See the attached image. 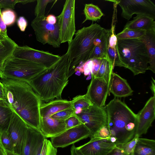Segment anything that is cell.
<instances>
[{
  "instance_id": "cell-1",
  "label": "cell",
  "mask_w": 155,
  "mask_h": 155,
  "mask_svg": "<svg viewBox=\"0 0 155 155\" xmlns=\"http://www.w3.org/2000/svg\"><path fill=\"white\" fill-rule=\"evenodd\" d=\"M5 101L29 127L40 131L41 100L27 82L20 80L1 79Z\"/></svg>"
},
{
  "instance_id": "cell-2",
  "label": "cell",
  "mask_w": 155,
  "mask_h": 155,
  "mask_svg": "<svg viewBox=\"0 0 155 155\" xmlns=\"http://www.w3.org/2000/svg\"><path fill=\"white\" fill-rule=\"evenodd\" d=\"M70 64L66 53L53 65L28 83L41 101L47 102L55 98L61 99L62 93L68 82Z\"/></svg>"
},
{
  "instance_id": "cell-3",
  "label": "cell",
  "mask_w": 155,
  "mask_h": 155,
  "mask_svg": "<svg viewBox=\"0 0 155 155\" xmlns=\"http://www.w3.org/2000/svg\"><path fill=\"white\" fill-rule=\"evenodd\" d=\"M104 108L107 115L109 140L116 145L127 143L136 134L138 124L137 114L124 102L115 97Z\"/></svg>"
},
{
  "instance_id": "cell-4",
  "label": "cell",
  "mask_w": 155,
  "mask_h": 155,
  "mask_svg": "<svg viewBox=\"0 0 155 155\" xmlns=\"http://www.w3.org/2000/svg\"><path fill=\"white\" fill-rule=\"evenodd\" d=\"M107 29L96 23L78 30L74 37L68 43L66 52L70 63L68 78L76 68L91 59L95 47L101 41Z\"/></svg>"
},
{
  "instance_id": "cell-5",
  "label": "cell",
  "mask_w": 155,
  "mask_h": 155,
  "mask_svg": "<svg viewBox=\"0 0 155 155\" xmlns=\"http://www.w3.org/2000/svg\"><path fill=\"white\" fill-rule=\"evenodd\" d=\"M117 47L121 61L134 75L144 73L147 70L148 55L141 39H117Z\"/></svg>"
},
{
  "instance_id": "cell-6",
  "label": "cell",
  "mask_w": 155,
  "mask_h": 155,
  "mask_svg": "<svg viewBox=\"0 0 155 155\" xmlns=\"http://www.w3.org/2000/svg\"><path fill=\"white\" fill-rule=\"evenodd\" d=\"M45 66L12 55L7 59L0 68L1 79L23 81L28 83L45 70Z\"/></svg>"
},
{
  "instance_id": "cell-7",
  "label": "cell",
  "mask_w": 155,
  "mask_h": 155,
  "mask_svg": "<svg viewBox=\"0 0 155 155\" xmlns=\"http://www.w3.org/2000/svg\"><path fill=\"white\" fill-rule=\"evenodd\" d=\"M75 0H66L61 13L56 17L61 44L70 43L75 34Z\"/></svg>"
},
{
  "instance_id": "cell-8",
  "label": "cell",
  "mask_w": 155,
  "mask_h": 155,
  "mask_svg": "<svg viewBox=\"0 0 155 155\" xmlns=\"http://www.w3.org/2000/svg\"><path fill=\"white\" fill-rule=\"evenodd\" d=\"M45 18V16L35 17L31 22L36 40L43 45L47 44L54 48H59L61 43L58 22L55 24H51L46 21Z\"/></svg>"
},
{
  "instance_id": "cell-9",
  "label": "cell",
  "mask_w": 155,
  "mask_h": 155,
  "mask_svg": "<svg viewBox=\"0 0 155 155\" xmlns=\"http://www.w3.org/2000/svg\"><path fill=\"white\" fill-rule=\"evenodd\" d=\"M90 132L91 138L102 127L107 125V115L104 107L92 105L75 114Z\"/></svg>"
},
{
  "instance_id": "cell-10",
  "label": "cell",
  "mask_w": 155,
  "mask_h": 155,
  "mask_svg": "<svg viewBox=\"0 0 155 155\" xmlns=\"http://www.w3.org/2000/svg\"><path fill=\"white\" fill-rule=\"evenodd\" d=\"M12 55L43 65L47 68L55 64L61 56L48 51L36 49L28 46L18 45L15 49Z\"/></svg>"
},
{
  "instance_id": "cell-11",
  "label": "cell",
  "mask_w": 155,
  "mask_h": 155,
  "mask_svg": "<svg viewBox=\"0 0 155 155\" xmlns=\"http://www.w3.org/2000/svg\"><path fill=\"white\" fill-rule=\"evenodd\" d=\"M118 5L122 10L121 15L127 20L134 14H145L155 19V5L150 0L110 1Z\"/></svg>"
},
{
  "instance_id": "cell-12",
  "label": "cell",
  "mask_w": 155,
  "mask_h": 155,
  "mask_svg": "<svg viewBox=\"0 0 155 155\" xmlns=\"http://www.w3.org/2000/svg\"><path fill=\"white\" fill-rule=\"evenodd\" d=\"M91 134L83 124L66 130L61 134L51 137V142L55 148H64L88 137Z\"/></svg>"
},
{
  "instance_id": "cell-13",
  "label": "cell",
  "mask_w": 155,
  "mask_h": 155,
  "mask_svg": "<svg viewBox=\"0 0 155 155\" xmlns=\"http://www.w3.org/2000/svg\"><path fill=\"white\" fill-rule=\"evenodd\" d=\"M91 78L86 94L93 105L104 107L109 92V85L102 78L92 75Z\"/></svg>"
},
{
  "instance_id": "cell-14",
  "label": "cell",
  "mask_w": 155,
  "mask_h": 155,
  "mask_svg": "<svg viewBox=\"0 0 155 155\" xmlns=\"http://www.w3.org/2000/svg\"><path fill=\"white\" fill-rule=\"evenodd\" d=\"M12 111L11 119L7 132L12 141L14 153L19 155L28 126L18 114L13 110Z\"/></svg>"
},
{
  "instance_id": "cell-15",
  "label": "cell",
  "mask_w": 155,
  "mask_h": 155,
  "mask_svg": "<svg viewBox=\"0 0 155 155\" xmlns=\"http://www.w3.org/2000/svg\"><path fill=\"white\" fill-rule=\"evenodd\" d=\"M137 114L138 124L136 134L140 137L147 133L155 118V96L150 97Z\"/></svg>"
},
{
  "instance_id": "cell-16",
  "label": "cell",
  "mask_w": 155,
  "mask_h": 155,
  "mask_svg": "<svg viewBox=\"0 0 155 155\" xmlns=\"http://www.w3.org/2000/svg\"><path fill=\"white\" fill-rule=\"evenodd\" d=\"M46 138L40 131L28 126L19 155H35L38 148Z\"/></svg>"
},
{
  "instance_id": "cell-17",
  "label": "cell",
  "mask_w": 155,
  "mask_h": 155,
  "mask_svg": "<svg viewBox=\"0 0 155 155\" xmlns=\"http://www.w3.org/2000/svg\"><path fill=\"white\" fill-rule=\"evenodd\" d=\"M116 146L108 140L92 138L77 148L84 155H106Z\"/></svg>"
},
{
  "instance_id": "cell-18",
  "label": "cell",
  "mask_w": 155,
  "mask_h": 155,
  "mask_svg": "<svg viewBox=\"0 0 155 155\" xmlns=\"http://www.w3.org/2000/svg\"><path fill=\"white\" fill-rule=\"evenodd\" d=\"M66 130L65 120L51 117H41L40 131L47 138L58 135Z\"/></svg>"
},
{
  "instance_id": "cell-19",
  "label": "cell",
  "mask_w": 155,
  "mask_h": 155,
  "mask_svg": "<svg viewBox=\"0 0 155 155\" xmlns=\"http://www.w3.org/2000/svg\"><path fill=\"white\" fill-rule=\"evenodd\" d=\"M133 91L127 80L113 72L109 85V92L115 97H127L131 95Z\"/></svg>"
},
{
  "instance_id": "cell-20",
  "label": "cell",
  "mask_w": 155,
  "mask_h": 155,
  "mask_svg": "<svg viewBox=\"0 0 155 155\" xmlns=\"http://www.w3.org/2000/svg\"><path fill=\"white\" fill-rule=\"evenodd\" d=\"M72 108L71 101L62 99L41 104L40 108L41 117H50L61 110Z\"/></svg>"
},
{
  "instance_id": "cell-21",
  "label": "cell",
  "mask_w": 155,
  "mask_h": 155,
  "mask_svg": "<svg viewBox=\"0 0 155 155\" xmlns=\"http://www.w3.org/2000/svg\"><path fill=\"white\" fill-rule=\"evenodd\" d=\"M155 19L145 14L137 15L133 19L127 22L123 29H134L146 31L155 29Z\"/></svg>"
},
{
  "instance_id": "cell-22",
  "label": "cell",
  "mask_w": 155,
  "mask_h": 155,
  "mask_svg": "<svg viewBox=\"0 0 155 155\" xmlns=\"http://www.w3.org/2000/svg\"><path fill=\"white\" fill-rule=\"evenodd\" d=\"M144 43L149 57L147 70L155 73V29L147 31L145 35L140 38Z\"/></svg>"
},
{
  "instance_id": "cell-23",
  "label": "cell",
  "mask_w": 155,
  "mask_h": 155,
  "mask_svg": "<svg viewBox=\"0 0 155 155\" xmlns=\"http://www.w3.org/2000/svg\"><path fill=\"white\" fill-rule=\"evenodd\" d=\"M134 155H155V140L139 137Z\"/></svg>"
},
{
  "instance_id": "cell-24",
  "label": "cell",
  "mask_w": 155,
  "mask_h": 155,
  "mask_svg": "<svg viewBox=\"0 0 155 155\" xmlns=\"http://www.w3.org/2000/svg\"><path fill=\"white\" fill-rule=\"evenodd\" d=\"M114 68L108 56L101 58L99 68L94 77L102 78L110 85Z\"/></svg>"
},
{
  "instance_id": "cell-25",
  "label": "cell",
  "mask_w": 155,
  "mask_h": 155,
  "mask_svg": "<svg viewBox=\"0 0 155 155\" xmlns=\"http://www.w3.org/2000/svg\"><path fill=\"white\" fill-rule=\"evenodd\" d=\"M12 112V110L6 102L0 100V132L7 131Z\"/></svg>"
},
{
  "instance_id": "cell-26",
  "label": "cell",
  "mask_w": 155,
  "mask_h": 155,
  "mask_svg": "<svg viewBox=\"0 0 155 155\" xmlns=\"http://www.w3.org/2000/svg\"><path fill=\"white\" fill-rule=\"evenodd\" d=\"M110 29H107L101 41L95 47L91 59H101L108 56L107 48Z\"/></svg>"
},
{
  "instance_id": "cell-27",
  "label": "cell",
  "mask_w": 155,
  "mask_h": 155,
  "mask_svg": "<svg viewBox=\"0 0 155 155\" xmlns=\"http://www.w3.org/2000/svg\"><path fill=\"white\" fill-rule=\"evenodd\" d=\"M85 19L82 23L87 20L96 21L100 20L104 14L100 8L93 4H86L83 10Z\"/></svg>"
},
{
  "instance_id": "cell-28",
  "label": "cell",
  "mask_w": 155,
  "mask_h": 155,
  "mask_svg": "<svg viewBox=\"0 0 155 155\" xmlns=\"http://www.w3.org/2000/svg\"><path fill=\"white\" fill-rule=\"evenodd\" d=\"M71 101L72 108L75 110V114L93 105L86 94L77 96Z\"/></svg>"
},
{
  "instance_id": "cell-29",
  "label": "cell",
  "mask_w": 155,
  "mask_h": 155,
  "mask_svg": "<svg viewBox=\"0 0 155 155\" xmlns=\"http://www.w3.org/2000/svg\"><path fill=\"white\" fill-rule=\"evenodd\" d=\"M15 42L9 37L7 38L4 46L0 48V68L4 62L11 56L16 47Z\"/></svg>"
},
{
  "instance_id": "cell-30",
  "label": "cell",
  "mask_w": 155,
  "mask_h": 155,
  "mask_svg": "<svg viewBox=\"0 0 155 155\" xmlns=\"http://www.w3.org/2000/svg\"><path fill=\"white\" fill-rule=\"evenodd\" d=\"M147 31L143 30L125 29L116 35L117 39H138L145 35Z\"/></svg>"
},
{
  "instance_id": "cell-31",
  "label": "cell",
  "mask_w": 155,
  "mask_h": 155,
  "mask_svg": "<svg viewBox=\"0 0 155 155\" xmlns=\"http://www.w3.org/2000/svg\"><path fill=\"white\" fill-rule=\"evenodd\" d=\"M57 150L46 138L38 148L35 155H57Z\"/></svg>"
},
{
  "instance_id": "cell-32",
  "label": "cell",
  "mask_w": 155,
  "mask_h": 155,
  "mask_svg": "<svg viewBox=\"0 0 155 155\" xmlns=\"http://www.w3.org/2000/svg\"><path fill=\"white\" fill-rule=\"evenodd\" d=\"M107 54L114 66L124 67L126 68L124 64L121 61L117 49L115 47H110L108 45Z\"/></svg>"
},
{
  "instance_id": "cell-33",
  "label": "cell",
  "mask_w": 155,
  "mask_h": 155,
  "mask_svg": "<svg viewBox=\"0 0 155 155\" xmlns=\"http://www.w3.org/2000/svg\"><path fill=\"white\" fill-rule=\"evenodd\" d=\"M0 143L3 150L14 153L12 142L7 131L0 132Z\"/></svg>"
},
{
  "instance_id": "cell-34",
  "label": "cell",
  "mask_w": 155,
  "mask_h": 155,
  "mask_svg": "<svg viewBox=\"0 0 155 155\" xmlns=\"http://www.w3.org/2000/svg\"><path fill=\"white\" fill-rule=\"evenodd\" d=\"M56 1L53 0H37L35 9V15L36 17H42L45 16V10L46 6L49 3Z\"/></svg>"
},
{
  "instance_id": "cell-35",
  "label": "cell",
  "mask_w": 155,
  "mask_h": 155,
  "mask_svg": "<svg viewBox=\"0 0 155 155\" xmlns=\"http://www.w3.org/2000/svg\"><path fill=\"white\" fill-rule=\"evenodd\" d=\"M139 137L138 135L136 134L130 141L118 145L123 149L127 155H134L135 147Z\"/></svg>"
},
{
  "instance_id": "cell-36",
  "label": "cell",
  "mask_w": 155,
  "mask_h": 155,
  "mask_svg": "<svg viewBox=\"0 0 155 155\" xmlns=\"http://www.w3.org/2000/svg\"><path fill=\"white\" fill-rule=\"evenodd\" d=\"M1 13L2 19L6 25H11L15 22L16 16L13 11L6 9L2 11Z\"/></svg>"
},
{
  "instance_id": "cell-37",
  "label": "cell",
  "mask_w": 155,
  "mask_h": 155,
  "mask_svg": "<svg viewBox=\"0 0 155 155\" xmlns=\"http://www.w3.org/2000/svg\"><path fill=\"white\" fill-rule=\"evenodd\" d=\"M75 110L72 108L64 110L58 112L51 116L52 118L65 120L70 117L75 115Z\"/></svg>"
},
{
  "instance_id": "cell-38",
  "label": "cell",
  "mask_w": 155,
  "mask_h": 155,
  "mask_svg": "<svg viewBox=\"0 0 155 155\" xmlns=\"http://www.w3.org/2000/svg\"><path fill=\"white\" fill-rule=\"evenodd\" d=\"M110 136V132L106 125L101 128L91 138H97L98 139L109 141Z\"/></svg>"
},
{
  "instance_id": "cell-39",
  "label": "cell",
  "mask_w": 155,
  "mask_h": 155,
  "mask_svg": "<svg viewBox=\"0 0 155 155\" xmlns=\"http://www.w3.org/2000/svg\"><path fill=\"white\" fill-rule=\"evenodd\" d=\"M65 122L66 130L76 127L82 124L75 114L65 120Z\"/></svg>"
},
{
  "instance_id": "cell-40",
  "label": "cell",
  "mask_w": 155,
  "mask_h": 155,
  "mask_svg": "<svg viewBox=\"0 0 155 155\" xmlns=\"http://www.w3.org/2000/svg\"><path fill=\"white\" fill-rule=\"evenodd\" d=\"M1 9L0 7V41H3L8 37L6 25L2 18Z\"/></svg>"
},
{
  "instance_id": "cell-41",
  "label": "cell",
  "mask_w": 155,
  "mask_h": 155,
  "mask_svg": "<svg viewBox=\"0 0 155 155\" xmlns=\"http://www.w3.org/2000/svg\"><path fill=\"white\" fill-rule=\"evenodd\" d=\"M18 0H0V7L6 9L14 8Z\"/></svg>"
},
{
  "instance_id": "cell-42",
  "label": "cell",
  "mask_w": 155,
  "mask_h": 155,
  "mask_svg": "<svg viewBox=\"0 0 155 155\" xmlns=\"http://www.w3.org/2000/svg\"><path fill=\"white\" fill-rule=\"evenodd\" d=\"M17 25L21 31H24L27 27L28 22L23 16H20L17 20Z\"/></svg>"
},
{
  "instance_id": "cell-43",
  "label": "cell",
  "mask_w": 155,
  "mask_h": 155,
  "mask_svg": "<svg viewBox=\"0 0 155 155\" xmlns=\"http://www.w3.org/2000/svg\"><path fill=\"white\" fill-rule=\"evenodd\" d=\"M106 155H127L123 149L118 145L110 152Z\"/></svg>"
},
{
  "instance_id": "cell-44",
  "label": "cell",
  "mask_w": 155,
  "mask_h": 155,
  "mask_svg": "<svg viewBox=\"0 0 155 155\" xmlns=\"http://www.w3.org/2000/svg\"><path fill=\"white\" fill-rule=\"evenodd\" d=\"M45 19L48 23L52 25L55 24L57 21L56 17L52 14L48 15L46 17Z\"/></svg>"
},
{
  "instance_id": "cell-45",
  "label": "cell",
  "mask_w": 155,
  "mask_h": 155,
  "mask_svg": "<svg viewBox=\"0 0 155 155\" xmlns=\"http://www.w3.org/2000/svg\"><path fill=\"white\" fill-rule=\"evenodd\" d=\"M71 155H84L77 147L73 144L71 148Z\"/></svg>"
},
{
  "instance_id": "cell-46",
  "label": "cell",
  "mask_w": 155,
  "mask_h": 155,
  "mask_svg": "<svg viewBox=\"0 0 155 155\" xmlns=\"http://www.w3.org/2000/svg\"><path fill=\"white\" fill-rule=\"evenodd\" d=\"M5 96L4 86L0 81V100L5 101Z\"/></svg>"
},
{
  "instance_id": "cell-47",
  "label": "cell",
  "mask_w": 155,
  "mask_h": 155,
  "mask_svg": "<svg viewBox=\"0 0 155 155\" xmlns=\"http://www.w3.org/2000/svg\"><path fill=\"white\" fill-rule=\"evenodd\" d=\"M152 81H151V85L150 87V88L151 89L152 94H153V96H155V80L153 78H152Z\"/></svg>"
},
{
  "instance_id": "cell-48",
  "label": "cell",
  "mask_w": 155,
  "mask_h": 155,
  "mask_svg": "<svg viewBox=\"0 0 155 155\" xmlns=\"http://www.w3.org/2000/svg\"><path fill=\"white\" fill-rule=\"evenodd\" d=\"M35 1V0H18V3L24 5L28 3L33 2Z\"/></svg>"
},
{
  "instance_id": "cell-49",
  "label": "cell",
  "mask_w": 155,
  "mask_h": 155,
  "mask_svg": "<svg viewBox=\"0 0 155 155\" xmlns=\"http://www.w3.org/2000/svg\"><path fill=\"white\" fill-rule=\"evenodd\" d=\"M7 38L3 41H0V48H2L4 46L7 41Z\"/></svg>"
},
{
  "instance_id": "cell-50",
  "label": "cell",
  "mask_w": 155,
  "mask_h": 155,
  "mask_svg": "<svg viewBox=\"0 0 155 155\" xmlns=\"http://www.w3.org/2000/svg\"><path fill=\"white\" fill-rule=\"evenodd\" d=\"M5 155H17L13 152H9L4 150Z\"/></svg>"
},
{
  "instance_id": "cell-51",
  "label": "cell",
  "mask_w": 155,
  "mask_h": 155,
  "mask_svg": "<svg viewBox=\"0 0 155 155\" xmlns=\"http://www.w3.org/2000/svg\"><path fill=\"white\" fill-rule=\"evenodd\" d=\"M0 155H5L4 150L0 145Z\"/></svg>"
},
{
  "instance_id": "cell-52",
  "label": "cell",
  "mask_w": 155,
  "mask_h": 155,
  "mask_svg": "<svg viewBox=\"0 0 155 155\" xmlns=\"http://www.w3.org/2000/svg\"></svg>"
}]
</instances>
